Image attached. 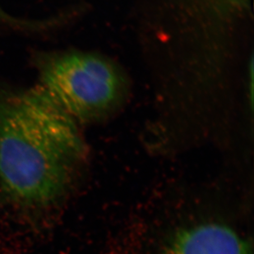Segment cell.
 Masks as SVG:
<instances>
[{
    "label": "cell",
    "instance_id": "1",
    "mask_svg": "<svg viewBox=\"0 0 254 254\" xmlns=\"http://www.w3.org/2000/svg\"><path fill=\"white\" fill-rule=\"evenodd\" d=\"M84 153L77 123L43 89L0 91V185L13 201L52 203Z\"/></svg>",
    "mask_w": 254,
    "mask_h": 254
},
{
    "label": "cell",
    "instance_id": "2",
    "mask_svg": "<svg viewBox=\"0 0 254 254\" xmlns=\"http://www.w3.org/2000/svg\"><path fill=\"white\" fill-rule=\"evenodd\" d=\"M39 86L77 123L115 113L128 94V81L118 65L97 54L80 51L36 54Z\"/></svg>",
    "mask_w": 254,
    "mask_h": 254
},
{
    "label": "cell",
    "instance_id": "3",
    "mask_svg": "<svg viewBox=\"0 0 254 254\" xmlns=\"http://www.w3.org/2000/svg\"><path fill=\"white\" fill-rule=\"evenodd\" d=\"M168 254H250L240 235L220 224H203L183 230Z\"/></svg>",
    "mask_w": 254,
    "mask_h": 254
},
{
    "label": "cell",
    "instance_id": "4",
    "mask_svg": "<svg viewBox=\"0 0 254 254\" xmlns=\"http://www.w3.org/2000/svg\"><path fill=\"white\" fill-rule=\"evenodd\" d=\"M0 25H4L11 28L21 31H40L45 30L51 26V21H29L12 17L7 14L0 6Z\"/></svg>",
    "mask_w": 254,
    "mask_h": 254
}]
</instances>
